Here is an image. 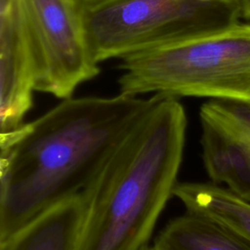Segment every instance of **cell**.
<instances>
[{
  "instance_id": "30bf717a",
  "label": "cell",
  "mask_w": 250,
  "mask_h": 250,
  "mask_svg": "<svg viewBox=\"0 0 250 250\" xmlns=\"http://www.w3.org/2000/svg\"><path fill=\"white\" fill-rule=\"evenodd\" d=\"M173 196L188 212L208 217L250 242V202L217 184L178 183Z\"/></svg>"
},
{
  "instance_id": "3957f363",
  "label": "cell",
  "mask_w": 250,
  "mask_h": 250,
  "mask_svg": "<svg viewBox=\"0 0 250 250\" xmlns=\"http://www.w3.org/2000/svg\"><path fill=\"white\" fill-rule=\"evenodd\" d=\"M119 93L250 103V21L119 60Z\"/></svg>"
},
{
  "instance_id": "2e32d148",
  "label": "cell",
  "mask_w": 250,
  "mask_h": 250,
  "mask_svg": "<svg viewBox=\"0 0 250 250\" xmlns=\"http://www.w3.org/2000/svg\"><path fill=\"white\" fill-rule=\"evenodd\" d=\"M148 250H153V248H152V247H150Z\"/></svg>"
},
{
  "instance_id": "8fae6325",
  "label": "cell",
  "mask_w": 250,
  "mask_h": 250,
  "mask_svg": "<svg viewBox=\"0 0 250 250\" xmlns=\"http://www.w3.org/2000/svg\"><path fill=\"white\" fill-rule=\"evenodd\" d=\"M199 118L208 120L225 131L250 140V103L211 99L199 110Z\"/></svg>"
},
{
  "instance_id": "52a82bcc",
  "label": "cell",
  "mask_w": 250,
  "mask_h": 250,
  "mask_svg": "<svg viewBox=\"0 0 250 250\" xmlns=\"http://www.w3.org/2000/svg\"><path fill=\"white\" fill-rule=\"evenodd\" d=\"M85 216L82 193L42 212L0 241V250H76Z\"/></svg>"
},
{
  "instance_id": "5bb4252c",
  "label": "cell",
  "mask_w": 250,
  "mask_h": 250,
  "mask_svg": "<svg viewBox=\"0 0 250 250\" xmlns=\"http://www.w3.org/2000/svg\"><path fill=\"white\" fill-rule=\"evenodd\" d=\"M5 1H8V0H0V2H5Z\"/></svg>"
},
{
  "instance_id": "277c9868",
  "label": "cell",
  "mask_w": 250,
  "mask_h": 250,
  "mask_svg": "<svg viewBox=\"0 0 250 250\" xmlns=\"http://www.w3.org/2000/svg\"><path fill=\"white\" fill-rule=\"evenodd\" d=\"M236 0H110L84 7L98 63L214 31L239 21Z\"/></svg>"
},
{
  "instance_id": "9a60e30c",
  "label": "cell",
  "mask_w": 250,
  "mask_h": 250,
  "mask_svg": "<svg viewBox=\"0 0 250 250\" xmlns=\"http://www.w3.org/2000/svg\"><path fill=\"white\" fill-rule=\"evenodd\" d=\"M201 1H212V0H201Z\"/></svg>"
},
{
  "instance_id": "9c48e42d",
  "label": "cell",
  "mask_w": 250,
  "mask_h": 250,
  "mask_svg": "<svg viewBox=\"0 0 250 250\" xmlns=\"http://www.w3.org/2000/svg\"><path fill=\"white\" fill-rule=\"evenodd\" d=\"M153 250H250V242L218 222L188 212L158 233Z\"/></svg>"
},
{
  "instance_id": "7c38bea8",
  "label": "cell",
  "mask_w": 250,
  "mask_h": 250,
  "mask_svg": "<svg viewBox=\"0 0 250 250\" xmlns=\"http://www.w3.org/2000/svg\"><path fill=\"white\" fill-rule=\"evenodd\" d=\"M238 3L240 18L250 21V0H236Z\"/></svg>"
},
{
  "instance_id": "4fadbf2b",
  "label": "cell",
  "mask_w": 250,
  "mask_h": 250,
  "mask_svg": "<svg viewBox=\"0 0 250 250\" xmlns=\"http://www.w3.org/2000/svg\"><path fill=\"white\" fill-rule=\"evenodd\" d=\"M84 7H91V6H96L99 4L105 3L110 0H78Z\"/></svg>"
},
{
  "instance_id": "6da1fadb",
  "label": "cell",
  "mask_w": 250,
  "mask_h": 250,
  "mask_svg": "<svg viewBox=\"0 0 250 250\" xmlns=\"http://www.w3.org/2000/svg\"><path fill=\"white\" fill-rule=\"evenodd\" d=\"M157 98L71 97L0 134V241L81 193Z\"/></svg>"
},
{
  "instance_id": "5b68a950",
  "label": "cell",
  "mask_w": 250,
  "mask_h": 250,
  "mask_svg": "<svg viewBox=\"0 0 250 250\" xmlns=\"http://www.w3.org/2000/svg\"><path fill=\"white\" fill-rule=\"evenodd\" d=\"M29 47L35 91L71 98L100 73L91 52L78 0H20Z\"/></svg>"
},
{
  "instance_id": "7a4b0ae2",
  "label": "cell",
  "mask_w": 250,
  "mask_h": 250,
  "mask_svg": "<svg viewBox=\"0 0 250 250\" xmlns=\"http://www.w3.org/2000/svg\"><path fill=\"white\" fill-rule=\"evenodd\" d=\"M188 119L179 99L158 95L91 184L76 250H148L178 184Z\"/></svg>"
},
{
  "instance_id": "ba28073f",
  "label": "cell",
  "mask_w": 250,
  "mask_h": 250,
  "mask_svg": "<svg viewBox=\"0 0 250 250\" xmlns=\"http://www.w3.org/2000/svg\"><path fill=\"white\" fill-rule=\"evenodd\" d=\"M202 160L214 184L250 202V140L234 136L214 123L200 119Z\"/></svg>"
},
{
  "instance_id": "8992f818",
  "label": "cell",
  "mask_w": 250,
  "mask_h": 250,
  "mask_svg": "<svg viewBox=\"0 0 250 250\" xmlns=\"http://www.w3.org/2000/svg\"><path fill=\"white\" fill-rule=\"evenodd\" d=\"M35 81L20 0L0 3V134L24 124L33 105Z\"/></svg>"
}]
</instances>
